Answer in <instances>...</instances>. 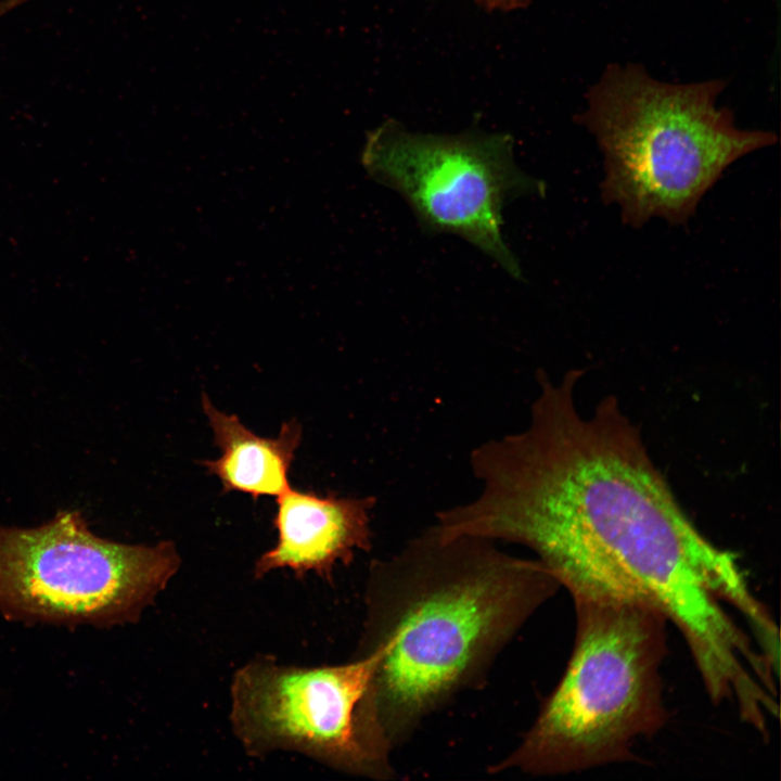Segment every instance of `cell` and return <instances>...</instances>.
Returning a JSON list of instances; mask_svg holds the SVG:
<instances>
[{"label":"cell","mask_w":781,"mask_h":781,"mask_svg":"<svg viewBox=\"0 0 781 781\" xmlns=\"http://www.w3.org/2000/svg\"><path fill=\"white\" fill-rule=\"evenodd\" d=\"M581 371L538 373L528 426L470 456L479 496L437 514L448 536L533 550L574 593L645 599L680 630L697 669L744 650L746 631L725 605L754 616L760 600L738 558L694 526L615 398L578 410Z\"/></svg>","instance_id":"6da1fadb"},{"label":"cell","mask_w":781,"mask_h":781,"mask_svg":"<svg viewBox=\"0 0 781 781\" xmlns=\"http://www.w3.org/2000/svg\"><path fill=\"white\" fill-rule=\"evenodd\" d=\"M561 584L538 559L434 526L373 560L358 653L380 660L359 708L364 740L393 753L425 718L478 687Z\"/></svg>","instance_id":"7a4b0ae2"},{"label":"cell","mask_w":781,"mask_h":781,"mask_svg":"<svg viewBox=\"0 0 781 781\" xmlns=\"http://www.w3.org/2000/svg\"><path fill=\"white\" fill-rule=\"evenodd\" d=\"M572 598L576 636L566 669L521 742L490 772L551 777L622 763L667 720L664 613L631 596Z\"/></svg>","instance_id":"3957f363"},{"label":"cell","mask_w":781,"mask_h":781,"mask_svg":"<svg viewBox=\"0 0 781 781\" xmlns=\"http://www.w3.org/2000/svg\"><path fill=\"white\" fill-rule=\"evenodd\" d=\"M720 80L671 85L636 65H613L587 97L580 123L604 156L602 199L623 221L654 217L683 225L735 161L777 141L770 131L742 130L717 107Z\"/></svg>","instance_id":"277c9868"},{"label":"cell","mask_w":781,"mask_h":781,"mask_svg":"<svg viewBox=\"0 0 781 781\" xmlns=\"http://www.w3.org/2000/svg\"><path fill=\"white\" fill-rule=\"evenodd\" d=\"M180 566L172 541L102 538L78 511L30 528L0 525V613L26 624L136 623Z\"/></svg>","instance_id":"5b68a950"},{"label":"cell","mask_w":781,"mask_h":781,"mask_svg":"<svg viewBox=\"0 0 781 781\" xmlns=\"http://www.w3.org/2000/svg\"><path fill=\"white\" fill-rule=\"evenodd\" d=\"M512 142L502 133H413L387 121L368 135L361 164L405 199L426 233L456 234L522 279L503 239L502 212L511 200L546 189L517 166Z\"/></svg>","instance_id":"8992f818"},{"label":"cell","mask_w":781,"mask_h":781,"mask_svg":"<svg viewBox=\"0 0 781 781\" xmlns=\"http://www.w3.org/2000/svg\"><path fill=\"white\" fill-rule=\"evenodd\" d=\"M379 649L340 665L299 667L257 655L230 684L232 732L252 757L295 752L340 772L396 778L360 730L359 708L380 660Z\"/></svg>","instance_id":"52a82bcc"},{"label":"cell","mask_w":781,"mask_h":781,"mask_svg":"<svg viewBox=\"0 0 781 781\" xmlns=\"http://www.w3.org/2000/svg\"><path fill=\"white\" fill-rule=\"evenodd\" d=\"M277 543L255 562V578L287 568L297 576L315 573L331 580L337 564L372 548L371 511L375 498L318 495L292 487L277 497Z\"/></svg>","instance_id":"ba28073f"},{"label":"cell","mask_w":781,"mask_h":781,"mask_svg":"<svg viewBox=\"0 0 781 781\" xmlns=\"http://www.w3.org/2000/svg\"><path fill=\"white\" fill-rule=\"evenodd\" d=\"M202 408L221 456L201 463L218 477L225 492L277 498L291 488L289 470L303 437L296 419L284 422L278 436L268 438L248 430L235 414L216 408L205 394Z\"/></svg>","instance_id":"9c48e42d"},{"label":"cell","mask_w":781,"mask_h":781,"mask_svg":"<svg viewBox=\"0 0 781 781\" xmlns=\"http://www.w3.org/2000/svg\"><path fill=\"white\" fill-rule=\"evenodd\" d=\"M484 7L494 10H513L523 7L527 0H479Z\"/></svg>","instance_id":"30bf717a"},{"label":"cell","mask_w":781,"mask_h":781,"mask_svg":"<svg viewBox=\"0 0 781 781\" xmlns=\"http://www.w3.org/2000/svg\"><path fill=\"white\" fill-rule=\"evenodd\" d=\"M29 0H3V4L8 10H13Z\"/></svg>","instance_id":"8fae6325"}]
</instances>
